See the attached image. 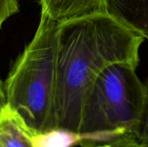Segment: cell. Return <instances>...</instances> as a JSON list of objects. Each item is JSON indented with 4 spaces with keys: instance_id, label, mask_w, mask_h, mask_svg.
<instances>
[{
    "instance_id": "cell-1",
    "label": "cell",
    "mask_w": 148,
    "mask_h": 147,
    "mask_svg": "<svg viewBox=\"0 0 148 147\" xmlns=\"http://www.w3.org/2000/svg\"><path fill=\"white\" fill-rule=\"evenodd\" d=\"M146 38L108 13H98L59 23L55 128L80 132L88 91L110 65L138 67Z\"/></svg>"
},
{
    "instance_id": "cell-2",
    "label": "cell",
    "mask_w": 148,
    "mask_h": 147,
    "mask_svg": "<svg viewBox=\"0 0 148 147\" xmlns=\"http://www.w3.org/2000/svg\"><path fill=\"white\" fill-rule=\"evenodd\" d=\"M137 68L129 63L110 65L90 86L80 133L93 136L80 147H134L140 143L147 88Z\"/></svg>"
},
{
    "instance_id": "cell-3",
    "label": "cell",
    "mask_w": 148,
    "mask_h": 147,
    "mask_svg": "<svg viewBox=\"0 0 148 147\" xmlns=\"http://www.w3.org/2000/svg\"><path fill=\"white\" fill-rule=\"evenodd\" d=\"M59 23L41 13L36 32L4 83L7 105L35 132L55 128Z\"/></svg>"
},
{
    "instance_id": "cell-4",
    "label": "cell",
    "mask_w": 148,
    "mask_h": 147,
    "mask_svg": "<svg viewBox=\"0 0 148 147\" xmlns=\"http://www.w3.org/2000/svg\"><path fill=\"white\" fill-rule=\"evenodd\" d=\"M41 13L61 23L71 19L107 13L104 0H38Z\"/></svg>"
},
{
    "instance_id": "cell-5",
    "label": "cell",
    "mask_w": 148,
    "mask_h": 147,
    "mask_svg": "<svg viewBox=\"0 0 148 147\" xmlns=\"http://www.w3.org/2000/svg\"><path fill=\"white\" fill-rule=\"evenodd\" d=\"M106 12L148 40V0H104Z\"/></svg>"
},
{
    "instance_id": "cell-6",
    "label": "cell",
    "mask_w": 148,
    "mask_h": 147,
    "mask_svg": "<svg viewBox=\"0 0 148 147\" xmlns=\"http://www.w3.org/2000/svg\"><path fill=\"white\" fill-rule=\"evenodd\" d=\"M34 133L8 105L0 113V147H32Z\"/></svg>"
},
{
    "instance_id": "cell-7",
    "label": "cell",
    "mask_w": 148,
    "mask_h": 147,
    "mask_svg": "<svg viewBox=\"0 0 148 147\" xmlns=\"http://www.w3.org/2000/svg\"><path fill=\"white\" fill-rule=\"evenodd\" d=\"M86 133L56 127L34 133L30 137L32 147H75L87 138Z\"/></svg>"
},
{
    "instance_id": "cell-8",
    "label": "cell",
    "mask_w": 148,
    "mask_h": 147,
    "mask_svg": "<svg viewBox=\"0 0 148 147\" xmlns=\"http://www.w3.org/2000/svg\"><path fill=\"white\" fill-rule=\"evenodd\" d=\"M18 12V0H0V29L10 16Z\"/></svg>"
},
{
    "instance_id": "cell-9",
    "label": "cell",
    "mask_w": 148,
    "mask_h": 147,
    "mask_svg": "<svg viewBox=\"0 0 148 147\" xmlns=\"http://www.w3.org/2000/svg\"><path fill=\"white\" fill-rule=\"evenodd\" d=\"M145 84H146V88H147V104H146L145 114L143 117V120H142L140 131V143H148V78Z\"/></svg>"
},
{
    "instance_id": "cell-10",
    "label": "cell",
    "mask_w": 148,
    "mask_h": 147,
    "mask_svg": "<svg viewBox=\"0 0 148 147\" xmlns=\"http://www.w3.org/2000/svg\"><path fill=\"white\" fill-rule=\"evenodd\" d=\"M6 106H7V101H6V94L4 90V83L0 79V113L4 109Z\"/></svg>"
},
{
    "instance_id": "cell-11",
    "label": "cell",
    "mask_w": 148,
    "mask_h": 147,
    "mask_svg": "<svg viewBox=\"0 0 148 147\" xmlns=\"http://www.w3.org/2000/svg\"><path fill=\"white\" fill-rule=\"evenodd\" d=\"M134 147H148V143H139Z\"/></svg>"
}]
</instances>
